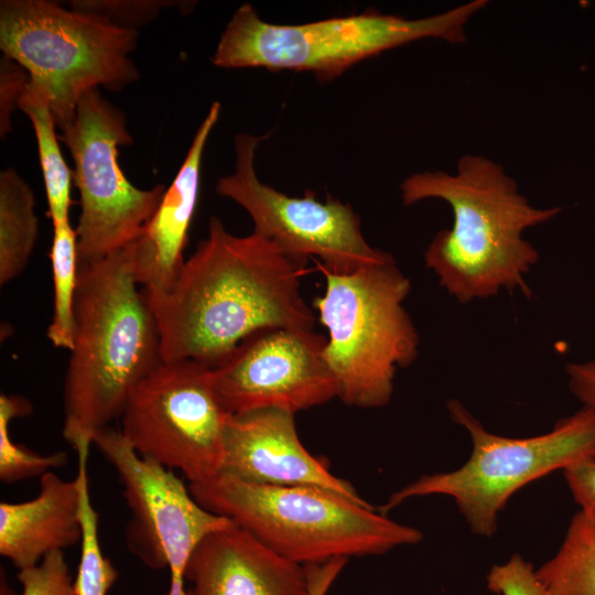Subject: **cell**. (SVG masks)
Returning <instances> with one entry per match:
<instances>
[{"mask_svg":"<svg viewBox=\"0 0 595 595\" xmlns=\"http://www.w3.org/2000/svg\"><path fill=\"white\" fill-rule=\"evenodd\" d=\"M536 574L547 595H595V532L580 511L558 552Z\"/></svg>","mask_w":595,"mask_h":595,"instance_id":"obj_20","label":"cell"},{"mask_svg":"<svg viewBox=\"0 0 595 595\" xmlns=\"http://www.w3.org/2000/svg\"><path fill=\"white\" fill-rule=\"evenodd\" d=\"M90 448L76 451V482L79 489V518L82 526L80 558L73 583L75 595H107L118 578V571L104 555L98 537V513L89 493L87 462Z\"/></svg>","mask_w":595,"mask_h":595,"instance_id":"obj_21","label":"cell"},{"mask_svg":"<svg viewBox=\"0 0 595 595\" xmlns=\"http://www.w3.org/2000/svg\"><path fill=\"white\" fill-rule=\"evenodd\" d=\"M347 561L348 559L345 558H335L323 563L304 565L309 580L310 595H327Z\"/></svg>","mask_w":595,"mask_h":595,"instance_id":"obj_30","label":"cell"},{"mask_svg":"<svg viewBox=\"0 0 595 595\" xmlns=\"http://www.w3.org/2000/svg\"><path fill=\"white\" fill-rule=\"evenodd\" d=\"M305 264L255 232L232 235L212 216L207 237L171 288L141 289L158 325L162 360H194L212 369L259 329H313L316 317L301 294Z\"/></svg>","mask_w":595,"mask_h":595,"instance_id":"obj_1","label":"cell"},{"mask_svg":"<svg viewBox=\"0 0 595 595\" xmlns=\"http://www.w3.org/2000/svg\"><path fill=\"white\" fill-rule=\"evenodd\" d=\"M30 75L18 62L7 55L0 58V136L12 130L11 119L26 90Z\"/></svg>","mask_w":595,"mask_h":595,"instance_id":"obj_27","label":"cell"},{"mask_svg":"<svg viewBox=\"0 0 595 595\" xmlns=\"http://www.w3.org/2000/svg\"><path fill=\"white\" fill-rule=\"evenodd\" d=\"M325 344L326 337L314 329L252 333L210 369L221 408L228 414L277 409L295 415L337 398Z\"/></svg>","mask_w":595,"mask_h":595,"instance_id":"obj_13","label":"cell"},{"mask_svg":"<svg viewBox=\"0 0 595 595\" xmlns=\"http://www.w3.org/2000/svg\"><path fill=\"white\" fill-rule=\"evenodd\" d=\"M93 444L116 470L131 510L127 547L145 565L169 569L167 595H187L192 553L208 534L234 522L204 508L172 469L138 454L120 430H100Z\"/></svg>","mask_w":595,"mask_h":595,"instance_id":"obj_12","label":"cell"},{"mask_svg":"<svg viewBox=\"0 0 595 595\" xmlns=\"http://www.w3.org/2000/svg\"><path fill=\"white\" fill-rule=\"evenodd\" d=\"M400 188L407 206L429 198L450 205L452 227L434 235L424 261L459 303L495 296L504 289L532 296L524 277L539 252L522 234L556 217L561 207L532 206L500 164L476 154L463 155L455 174L414 173Z\"/></svg>","mask_w":595,"mask_h":595,"instance_id":"obj_2","label":"cell"},{"mask_svg":"<svg viewBox=\"0 0 595 595\" xmlns=\"http://www.w3.org/2000/svg\"><path fill=\"white\" fill-rule=\"evenodd\" d=\"M487 4L473 0L421 19L365 11L303 24H274L240 6L220 35L212 63L221 68L311 72L329 82L355 64L420 41H466V24Z\"/></svg>","mask_w":595,"mask_h":595,"instance_id":"obj_5","label":"cell"},{"mask_svg":"<svg viewBox=\"0 0 595 595\" xmlns=\"http://www.w3.org/2000/svg\"><path fill=\"white\" fill-rule=\"evenodd\" d=\"M69 8L104 17L112 24L137 30L158 18L160 12L173 7V1L164 0H76Z\"/></svg>","mask_w":595,"mask_h":595,"instance_id":"obj_24","label":"cell"},{"mask_svg":"<svg viewBox=\"0 0 595 595\" xmlns=\"http://www.w3.org/2000/svg\"><path fill=\"white\" fill-rule=\"evenodd\" d=\"M48 256L53 273L54 311L47 337L55 347L71 350L79 263L76 230L69 220L53 224V242Z\"/></svg>","mask_w":595,"mask_h":595,"instance_id":"obj_22","label":"cell"},{"mask_svg":"<svg viewBox=\"0 0 595 595\" xmlns=\"http://www.w3.org/2000/svg\"><path fill=\"white\" fill-rule=\"evenodd\" d=\"M219 474L260 485L320 487L368 504L303 446L294 414L277 409L228 415Z\"/></svg>","mask_w":595,"mask_h":595,"instance_id":"obj_14","label":"cell"},{"mask_svg":"<svg viewBox=\"0 0 595 595\" xmlns=\"http://www.w3.org/2000/svg\"><path fill=\"white\" fill-rule=\"evenodd\" d=\"M31 409V403L23 397L3 393L0 396V479L4 484L41 478L46 473L63 467L68 459L64 452L36 454L11 439V421L29 414Z\"/></svg>","mask_w":595,"mask_h":595,"instance_id":"obj_23","label":"cell"},{"mask_svg":"<svg viewBox=\"0 0 595 595\" xmlns=\"http://www.w3.org/2000/svg\"><path fill=\"white\" fill-rule=\"evenodd\" d=\"M486 581L487 588L498 595H547L533 565L520 554L493 565Z\"/></svg>","mask_w":595,"mask_h":595,"instance_id":"obj_26","label":"cell"},{"mask_svg":"<svg viewBox=\"0 0 595 595\" xmlns=\"http://www.w3.org/2000/svg\"><path fill=\"white\" fill-rule=\"evenodd\" d=\"M79 489L76 478L54 472L40 478L36 497L0 504V554L19 570L33 566L53 551L80 542Z\"/></svg>","mask_w":595,"mask_h":595,"instance_id":"obj_17","label":"cell"},{"mask_svg":"<svg viewBox=\"0 0 595 595\" xmlns=\"http://www.w3.org/2000/svg\"><path fill=\"white\" fill-rule=\"evenodd\" d=\"M219 113L220 104L215 101L155 213L129 244L133 275L142 289L169 290L185 261L183 251L198 202L202 159Z\"/></svg>","mask_w":595,"mask_h":595,"instance_id":"obj_16","label":"cell"},{"mask_svg":"<svg viewBox=\"0 0 595 595\" xmlns=\"http://www.w3.org/2000/svg\"><path fill=\"white\" fill-rule=\"evenodd\" d=\"M187 595H310L304 565L232 523L208 534L185 571Z\"/></svg>","mask_w":595,"mask_h":595,"instance_id":"obj_15","label":"cell"},{"mask_svg":"<svg viewBox=\"0 0 595 595\" xmlns=\"http://www.w3.org/2000/svg\"><path fill=\"white\" fill-rule=\"evenodd\" d=\"M74 162L79 192L76 230L78 263L100 260L131 242L159 207L166 187L142 190L125 176L119 147L132 136L125 113L98 88L79 100L74 118L60 129Z\"/></svg>","mask_w":595,"mask_h":595,"instance_id":"obj_9","label":"cell"},{"mask_svg":"<svg viewBox=\"0 0 595 595\" xmlns=\"http://www.w3.org/2000/svg\"><path fill=\"white\" fill-rule=\"evenodd\" d=\"M32 188L14 169L0 173V284L26 267L39 236Z\"/></svg>","mask_w":595,"mask_h":595,"instance_id":"obj_18","label":"cell"},{"mask_svg":"<svg viewBox=\"0 0 595 595\" xmlns=\"http://www.w3.org/2000/svg\"><path fill=\"white\" fill-rule=\"evenodd\" d=\"M19 109L30 118L35 133L45 185L47 216L53 224L69 220L73 173L63 158L48 100L42 93L28 85Z\"/></svg>","mask_w":595,"mask_h":595,"instance_id":"obj_19","label":"cell"},{"mask_svg":"<svg viewBox=\"0 0 595 595\" xmlns=\"http://www.w3.org/2000/svg\"><path fill=\"white\" fill-rule=\"evenodd\" d=\"M138 37L137 30L56 2H0V48L26 69L29 86L47 98L58 129L74 118L86 93L119 91L139 79L129 57Z\"/></svg>","mask_w":595,"mask_h":595,"instance_id":"obj_7","label":"cell"},{"mask_svg":"<svg viewBox=\"0 0 595 595\" xmlns=\"http://www.w3.org/2000/svg\"><path fill=\"white\" fill-rule=\"evenodd\" d=\"M188 487L204 508L301 565L381 555L423 539L420 530L388 518L369 502L320 487L260 485L226 474Z\"/></svg>","mask_w":595,"mask_h":595,"instance_id":"obj_4","label":"cell"},{"mask_svg":"<svg viewBox=\"0 0 595 595\" xmlns=\"http://www.w3.org/2000/svg\"><path fill=\"white\" fill-rule=\"evenodd\" d=\"M563 476L581 515L595 532V457L565 468Z\"/></svg>","mask_w":595,"mask_h":595,"instance_id":"obj_28","label":"cell"},{"mask_svg":"<svg viewBox=\"0 0 595 595\" xmlns=\"http://www.w3.org/2000/svg\"><path fill=\"white\" fill-rule=\"evenodd\" d=\"M565 374L572 394L583 405L595 408V359L570 363L565 366Z\"/></svg>","mask_w":595,"mask_h":595,"instance_id":"obj_29","label":"cell"},{"mask_svg":"<svg viewBox=\"0 0 595 595\" xmlns=\"http://www.w3.org/2000/svg\"><path fill=\"white\" fill-rule=\"evenodd\" d=\"M228 413L210 368L194 360L162 361L131 391L120 432L134 451L201 483L218 475Z\"/></svg>","mask_w":595,"mask_h":595,"instance_id":"obj_10","label":"cell"},{"mask_svg":"<svg viewBox=\"0 0 595 595\" xmlns=\"http://www.w3.org/2000/svg\"><path fill=\"white\" fill-rule=\"evenodd\" d=\"M267 136L239 133L234 139L231 174L218 178L217 194L241 206L255 234L273 241L301 260L316 257L322 271L347 273L386 260L391 255L365 239L359 216L337 198H317L312 191L292 197L264 184L255 169L256 150Z\"/></svg>","mask_w":595,"mask_h":595,"instance_id":"obj_11","label":"cell"},{"mask_svg":"<svg viewBox=\"0 0 595 595\" xmlns=\"http://www.w3.org/2000/svg\"><path fill=\"white\" fill-rule=\"evenodd\" d=\"M22 595H75L64 551H53L37 564L19 571Z\"/></svg>","mask_w":595,"mask_h":595,"instance_id":"obj_25","label":"cell"},{"mask_svg":"<svg viewBox=\"0 0 595 595\" xmlns=\"http://www.w3.org/2000/svg\"><path fill=\"white\" fill-rule=\"evenodd\" d=\"M129 244L78 266L62 430L75 452L90 448L97 432L121 416L133 388L163 361Z\"/></svg>","mask_w":595,"mask_h":595,"instance_id":"obj_3","label":"cell"},{"mask_svg":"<svg viewBox=\"0 0 595 595\" xmlns=\"http://www.w3.org/2000/svg\"><path fill=\"white\" fill-rule=\"evenodd\" d=\"M451 420L465 429L472 453L461 467L422 475L392 493L379 511L387 515L408 499L450 496L473 533L491 537L498 513L523 486L595 457V408L583 405L559 420L552 430L530 437H507L485 429L458 400L446 404Z\"/></svg>","mask_w":595,"mask_h":595,"instance_id":"obj_8","label":"cell"},{"mask_svg":"<svg viewBox=\"0 0 595 595\" xmlns=\"http://www.w3.org/2000/svg\"><path fill=\"white\" fill-rule=\"evenodd\" d=\"M323 273L326 288L313 307L327 329L324 358L337 398L351 407H385L398 368L419 353V335L403 306L410 280L392 256L351 272Z\"/></svg>","mask_w":595,"mask_h":595,"instance_id":"obj_6","label":"cell"}]
</instances>
